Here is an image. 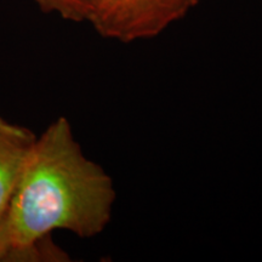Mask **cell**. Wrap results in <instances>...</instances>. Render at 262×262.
I'll return each mask as SVG.
<instances>
[{
    "instance_id": "1",
    "label": "cell",
    "mask_w": 262,
    "mask_h": 262,
    "mask_svg": "<svg viewBox=\"0 0 262 262\" xmlns=\"http://www.w3.org/2000/svg\"><path fill=\"white\" fill-rule=\"evenodd\" d=\"M116 198L112 178L84 155L70 120L57 118L35 139L6 212L19 260H70L52 232L96 237L112 220Z\"/></svg>"
},
{
    "instance_id": "2",
    "label": "cell",
    "mask_w": 262,
    "mask_h": 262,
    "mask_svg": "<svg viewBox=\"0 0 262 262\" xmlns=\"http://www.w3.org/2000/svg\"><path fill=\"white\" fill-rule=\"evenodd\" d=\"M199 0H85V21L101 37L122 42L155 38Z\"/></svg>"
},
{
    "instance_id": "3",
    "label": "cell",
    "mask_w": 262,
    "mask_h": 262,
    "mask_svg": "<svg viewBox=\"0 0 262 262\" xmlns=\"http://www.w3.org/2000/svg\"><path fill=\"white\" fill-rule=\"evenodd\" d=\"M37 135L0 114V216L8 212Z\"/></svg>"
},
{
    "instance_id": "4",
    "label": "cell",
    "mask_w": 262,
    "mask_h": 262,
    "mask_svg": "<svg viewBox=\"0 0 262 262\" xmlns=\"http://www.w3.org/2000/svg\"><path fill=\"white\" fill-rule=\"evenodd\" d=\"M44 12H54L74 22L85 21V0H35Z\"/></svg>"
},
{
    "instance_id": "5",
    "label": "cell",
    "mask_w": 262,
    "mask_h": 262,
    "mask_svg": "<svg viewBox=\"0 0 262 262\" xmlns=\"http://www.w3.org/2000/svg\"><path fill=\"white\" fill-rule=\"evenodd\" d=\"M2 261H21L18 251L12 243L6 214L0 216V262Z\"/></svg>"
}]
</instances>
